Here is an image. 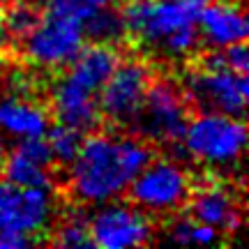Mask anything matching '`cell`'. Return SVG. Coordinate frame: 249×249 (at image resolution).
Listing matches in <instances>:
<instances>
[{"instance_id":"6da1fadb","label":"cell","mask_w":249,"mask_h":249,"mask_svg":"<svg viewBox=\"0 0 249 249\" xmlns=\"http://www.w3.org/2000/svg\"><path fill=\"white\" fill-rule=\"evenodd\" d=\"M150 157V143L141 136L92 132L67 164V189L81 205L116 201L127 194V187Z\"/></svg>"},{"instance_id":"7a4b0ae2","label":"cell","mask_w":249,"mask_h":249,"mask_svg":"<svg viewBox=\"0 0 249 249\" xmlns=\"http://www.w3.org/2000/svg\"><path fill=\"white\" fill-rule=\"evenodd\" d=\"M208 0H127L124 37L166 62L189 60L201 44L198 14Z\"/></svg>"},{"instance_id":"3957f363","label":"cell","mask_w":249,"mask_h":249,"mask_svg":"<svg viewBox=\"0 0 249 249\" xmlns=\"http://www.w3.org/2000/svg\"><path fill=\"white\" fill-rule=\"evenodd\" d=\"M83 0H42L35 23L18 37L21 58L37 70H65L86 46Z\"/></svg>"},{"instance_id":"277c9868","label":"cell","mask_w":249,"mask_h":249,"mask_svg":"<svg viewBox=\"0 0 249 249\" xmlns=\"http://www.w3.org/2000/svg\"><path fill=\"white\" fill-rule=\"evenodd\" d=\"M178 145L194 164L214 171L233 169L240 164L247 148V127L238 116L198 111L196 116L187 118Z\"/></svg>"},{"instance_id":"5b68a950","label":"cell","mask_w":249,"mask_h":249,"mask_svg":"<svg viewBox=\"0 0 249 249\" xmlns=\"http://www.w3.org/2000/svg\"><path fill=\"white\" fill-rule=\"evenodd\" d=\"M180 88L187 102H192L198 111H217L245 118L249 97L247 74L217 62L213 55H205L201 62L192 65L185 71Z\"/></svg>"},{"instance_id":"8992f818","label":"cell","mask_w":249,"mask_h":249,"mask_svg":"<svg viewBox=\"0 0 249 249\" xmlns=\"http://www.w3.org/2000/svg\"><path fill=\"white\" fill-rule=\"evenodd\" d=\"M192 187L194 178L182 161L171 157H150L127 187V194L136 208L150 217H166L185 208Z\"/></svg>"},{"instance_id":"52a82bcc","label":"cell","mask_w":249,"mask_h":249,"mask_svg":"<svg viewBox=\"0 0 249 249\" xmlns=\"http://www.w3.org/2000/svg\"><path fill=\"white\" fill-rule=\"evenodd\" d=\"M187 118V97L180 83L171 79H152L134 129L150 145H178Z\"/></svg>"},{"instance_id":"ba28073f","label":"cell","mask_w":249,"mask_h":249,"mask_svg":"<svg viewBox=\"0 0 249 249\" xmlns=\"http://www.w3.org/2000/svg\"><path fill=\"white\" fill-rule=\"evenodd\" d=\"M152 79V67L145 60L120 58L99 90L97 99L102 118L116 127H134Z\"/></svg>"},{"instance_id":"9c48e42d","label":"cell","mask_w":249,"mask_h":249,"mask_svg":"<svg viewBox=\"0 0 249 249\" xmlns=\"http://www.w3.org/2000/svg\"><path fill=\"white\" fill-rule=\"evenodd\" d=\"M88 235L90 245L99 249L143 247L155 238V224L141 208L116 198L95 205V213L88 217Z\"/></svg>"},{"instance_id":"30bf717a","label":"cell","mask_w":249,"mask_h":249,"mask_svg":"<svg viewBox=\"0 0 249 249\" xmlns=\"http://www.w3.org/2000/svg\"><path fill=\"white\" fill-rule=\"evenodd\" d=\"M55 217L51 187H0V231H9L37 242Z\"/></svg>"},{"instance_id":"8fae6325","label":"cell","mask_w":249,"mask_h":249,"mask_svg":"<svg viewBox=\"0 0 249 249\" xmlns=\"http://www.w3.org/2000/svg\"><path fill=\"white\" fill-rule=\"evenodd\" d=\"M185 208L194 219L213 226L219 235L235 233L245 217L240 192L231 182L219 178H205L203 182L192 187Z\"/></svg>"},{"instance_id":"7c38bea8","label":"cell","mask_w":249,"mask_h":249,"mask_svg":"<svg viewBox=\"0 0 249 249\" xmlns=\"http://www.w3.org/2000/svg\"><path fill=\"white\" fill-rule=\"evenodd\" d=\"M99 92L81 86L79 81L71 76L62 74L55 79L49 92V102H51V113L60 124L74 127L79 132H90L95 129L102 120L99 113Z\"/></svg>"},{"instance_id":"4fadbf2b","label":"cell","mask_w":249,"mask_h":249,"mask_svg":"<svg viewBox=\"0 0 249 249\" xmlns=\"http://www.w3.org/2000/svg\"><path fill=\"white\" fill-rule=\"evenodd\" d=\"M53 166L55 161L44 136L23 139L5 155L0 176L14 187H44L53 180Z\"/></svg>"},{"instance_id":"5bb4252c","label":"cell","mask_w":249,"mask_h":249,"mask_svg":"<svg viewBox=\"0 0 249 249\" xmlns=\"http://www.w3.org/2000/svg\"><path fill=\"white\" fill-rule=\"evenodd\" d=\"M198 37L213 51L247 39V14L240 0H208L196 21Z\"/></svg>"},{"instance_id":"9a60e30c","label":"cell","mask_w":249,"mask_h":249,"mask_svg":"<svg viewBox=\"0 0 249 249\" xmlns=\"http://www.w3.org/2000/svg\"><path fill=\"white\" fill-rule=\"evenodd\" d=\"M51 127V113L26 92H0V136L14 141L39 139Z\"/></svg>"},{"instance_id":"2e32d148","label":"cell","mask_w":249,"mask_h":249,"mask_svg":"<svg viewBox=\"0 0 249 249\" xmlns=\"http://www.w3.org/2000/svg\"><path fill=\"white\" fill-rule=\"evenodd\" d=\"M166 240L182 245V247H208V245H214L219 240V233L213 226L201 224L192 214H187V217H178V219L169 222Z\"/></svg>"},{"instance_id":"e0dca14e","label":"cell","mask_w":249,"mask_h":249,"mask_svg":"<svg viewBox=\"0 0 249 249\" xmlns=\"http://www.w3.org/2000/svg\"><path fill=\"white\" fill-rule=\"evenodd\" d=\"M86 37L92 42H107V44H116L120 37H124L123 17L120 12L108 7L90 9L88 18H86Z\"/></svg>"},{"instance_id":"ac0fdd59","label":"cell","mask_w":249,"mask_h":249,"mask_svg":"<svg viewBox=\"0 0 249 249\" xmlns=\"http://www.w3.org/2000/svg\"><path fill=\"white\" fill-rule=\"evenodd\" d=\"M44 136H46L44 139L46 145L51 150V157L60 166H67L74 160V155H76L81 141H83V132L74 129V127H67V124H60V123L55 124V127H49Z\"/></svg>"},{"instance_id":"d6986e66","label":"cell","mask_w":249,"mask_h":249,"mask_svg":"<svg viewBox=\"0 0 249 249\" xmlns=\"http://www.w3.org/2000/svg\"><path fill=\"white\" fill-rule=\"evenodd\" d=\"M55 247H88L90 235H88V217L83 214H65L60 222L55 224L53 238H51Z\"/></svg>"},{"instance_id":"ffe728a7","label":"cell","mask_w":249,"mask_h":249,"mask_svg":"<svg viewBox=\"0 0 249 249\" xmlns=\"http://www.w3.org/2000/svg\"><path fill=\"white\" fill-rule=\"evenodd\" d=\"M210 55H213L217 62H222V65H226V67H231V70H235V71L247 74V70H249V53H247L245 42L231 44V46H226V49H217V51Z\"/></svg>"},{"instance_id":"44dd1931","label":"cell","mask_w":249,"mask_h":249,"mask_svg":"<svg viewBox=\"0 0 249 249\" xmlns=\"http://www.w3.org/2000/svg\"><path fill=\"white\" fill-rule=\"evenodd\" d=\"M9 33H7V23H5V14H2V7H0V49L7 44Z\"/></svg>"},{"instance_id":"7402d4cb","label":"cell","mask_w":249,"mask_h":249,"mask_svg":"<svg viewBox=\"0 0 249 249\" xmlns=\"http://www.w3.org/2000/svg\"><path fill=\"white\" fill-rule=\"evenodd\" d=\"M90 9H97V7H108L111 5V0H83Z\"/></svg>"},{"instance_id":"603a6c76","label":"cell","mask_w":249,"mask_h":249,"mask_svg":"<svg viewBox=\"0 0 249 249\" xmlns=\"http://www.w3.org/2000/svg\"><path fill=\"white\" fill-rule=\"evenodd\" d=\"M14 2H18V0H0V7L5 9V7H9V5H14Z\"/></svg>"},{"instance_id":"cb8c5ba5","label":"cell","mask_w":249,"mask_h":249,"mask_svg":"<svg viewBox=\"0 0 249 249\" xmlns=\"http://www.w3.org/2000/svg\"><path fill=\"white\" fill-rule=\"evenodd\" d=\"M0 157H2V136H0Z\"/></svg>"},{"instance_id":"d4e9b609","label":"cell","mask_w":249,"mask_h":249,"mask_svg":"<svg viewBox=\"0 0 249 249\" xmlns=\"http://www.w3.org/2000/svg\"><path fill=\"white\" fill-rule=\"evenodd\" d=\"M0 180H2V176H0Z\"/></svg>"}]
</instances>
